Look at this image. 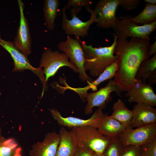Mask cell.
Returning a JSON list of instances; mask_svg holds the SVG:
<instances>
[{
	"instance_id": "cell-1",
	"label": "cell",
	"mask_w": 156,
	"mask_h": 156,
	"mask_svg": "<svg viewBox=\"0 0 156 156\" xmlns=\"http://www.w3.org/2000/svg\"><path fill=\"white\" fill-rule=\"evenodd\" d=\"M150 39L118 38L114 49L118 68L114 79L122 92H127L135 79L141 64L149 57Z\"/></svg>"
},
{
	"instance_id": "cell-2",
	"label": "cell",
	"mask_w": 156,
	"mask_h": 156,
	"mask_svg": "<svg viewBox=\"0 0 156 156\" xmlns=\"http://www.w3.org/2000/svg\"><path fill=\"white\" fill-rule=\"evenodd\" d=\"M114 41L107 47H94L91 44H87L84 41L77 38L83 49L84 55V69L93 77H97L108 66L116 61L114 49L117 37L114 33Z\"/></svg>"
},
{
	"instance_id": "cell-3",
	"label": "cell",
	"mask_w": 156,
	"mask_h": 156,
	"mask_svg": "<svg viewBox=\"0 0 156 156\" xmlns=\"http://www.w3.org/2000/svg\"><path fill=\"white\" fill-rule=\"evenodd\" d=\"M70 129L69 131L78 146L87 148L96 154H103L111 141V138L92 127L82 126Z\"/></svg>"
},
{
	"instance_id": "cell-4",
	"label": "cell",
	"mask_w": 156,
	"mask_h": 156,
	"mask_svg": "<svg viewBox=\"0 0 156 156\" xmlns=\"http://www.w3.org/2000/svg\"><path fill=\"white\" fill-rule=\"evenodd\" d=\"M67 36L65 41L58 43L57 48L60 51L66 53L70 61L77 68L80 80L83 82L86 81L88 84L93 80L85 70L84 53L81 44L77 38Z\"/></svg>"
},
{
	"instance_id": "cell-5",
	"label": "cell",
	"mask_w": 156,
	"mask_h": 156,
	"mask_svg": "<svg viewBox=\"0 0 156 156\" xmlns=\"http://www.w3.org/2000/svg\"><path fill=\"white\" fill-rule=\"evenodd\" d=\"M69 59L68 56L64 53L56 50L52 51L49 48L44 49L42 55L39 67L43 68L46 83L49 78L54 76L62 67H69L75 73H78L77 68Z\"/></svg>"
},
{
	"instance_id": "cell-6",
	"label": "cell",
	"mask_w": 156,
	"mask_h": 156,
	"mask_svg": "<svg viewBox=\"0 0 156 156\" xmlns=\"http://www.w3.org/2000/svg\"><path fill=\"white\" fill-rule=\"evenodd\" d=\"M129 16L120 17L113 28L114 33L119 39L128 37L150 39L149 36L156 28V21L148 24L138 25L129 20Z\"/></svg>"
},
{
	"instance_id": "cell-7",
	"label": "cell",
	"mask_w": 156,
	"mask_h": 156,
	"mask_svg": "<svg viewBox=\"0 0 156 156\" xmlns=\"http://www.w3.org/2000/svg\"><path fill=\"white\" fill-rule=\"evenodd\" d=\"M156 137V124L133 128L130 125L117 137L123 146H141L151 142Z\"/></svg>"
},
{
	"instance_id": "cell-8",
	"label": "cell",
	"mask_w": 156,
	"mask_h": 156,
	"mask_svg": "<svg viewBox=\"0 0 156 156\" xmlns=\"http://www.w3.org/2000/svg\"><path fill=\"white\" fill-rule=\"evenodd\" d=\"M66 10L64 6L62 10V26L65 33L67 35H74L76 38H84L87 36L90 25L93 23L97 21L96 13L94 10H90L89 12L90 14V19L83 22L73 13H70L72 19H68Z\"/></svg>"
},
{
	"instance_id": "cell-9",
	"label": "cell",
	"mask_w": 156,
	"mask_h": 156,
	"mask_svg": "<svg viewBox=\"0 0 156 156\" xmlns=\"http://www.w3.org/2000/svg\"><path fill=\"white\" fill-rule=\"evenodd\" d=\"M0 45L10 55L13 60L14 67L13 69L14 72H18L25 70H29L39 78L42 84L43 90L47 88L45 81V77L43 70L40 67L36 68L30 64L26 55L18 50L14 46L12 42L5 40L0 37Z\"/></svg>"
},
{
	"instance_id": "cell-10",
	"label": "cell",
	"mask_w": 156,
	"mask_h": 156,
	"mask_svg": "<svg viewBox=\"0 0 156 156\" xmlns=\"http://www.w3.org/2000/svg\"><path fill=\"white\" fill-rule=\"evenodd\" d=\"M113 92L119 96L122 92L114 79L110 80L105 86L99 90L88 93L86 96L87 103L85 107V113L88 115L91 114L95 107L103 109L111 100V94Z\"/></svg>"
},
{
	"instance_id": "cell-11",
	"label": "cell",
	"mask_w": 156,
	"mask_h": 156,
	"mask_svg": "<svg viewBox=\"0 0 156 156\" xmlns=\"http://www.w3.org/2000/svg\"><path fill=\"white\" fill-rule=\"evenodd\" d=\"M120 3V0H101L98 2L94 10L97 27L103 29L114 28L118 21L116 11Z\"/></svg>"
},
{
	"instance_id": "cell-12",
	"label": "cell",
	"mask_w": 156,
	"mask_h": 156,
	"mask_svg": "<svg viewBox=\"0 0 156 156\" xmlns=\"http://www.w3.org/2000/svg\"><path fill=\"white\" fill-rule=\"evenodd\" d=\"M49 110L54 119L59 125L63 127L69 128L85 126H91L97 128L101 120L107 115L100 108L96 109L91 117L87 119L72 116L64 117L55 108H51Z\"/></svg>"
},
{
	"instance_id": "cell-13",
	"label": "cell",
	"mask_w": 156,
	"mask_h": 156,
	"mask_svg": "<svg viewBox=\"0 0 156 156\" xmlns=\"http://www.w3.org/2000/svg\"><path fill=\"white\" fill-rule=\"evenodd\" d=\"M124 96L129 102L156 106V94L152 86L135 79Z\"/></svg>"
},
{
	"instance_id": "cell-14",
	"label": "cell",
	"mask_w": 156,
	"mask_h": 156,
	"mask_svg": "<svg viewBox=\"0 0 156 156\" xmlns=\"http://www.w3.org/2000/svg\"><path fill=\"white\" fill-rule=\"evenodd\" d=\"M20 10V23L13 43L20 51L27 56L31 52V41L27 21L24 14V3L17 1Z\"/></svg>"
},
{
	"instance_id": "cell-15",
	"label": "cell",
	"mask_w": 156,
	"mask_h": 156,
	"mask_svg": "<svg viewBox=\"0 0 156 156\" xmlns=\"http://www.w3.org/2000/svg\"><path fill=\"white\" fill-rule=\"evenodd\" d=\"M60 140L59 134L48 133L42 142L33 145L29 152L30 156H56Z\"/></svg>"
},
{
	"instance_id": "cell-16",
	"label": "cell",
	"mask_w": 156,
	"mask_h": 156,
	"mask_svg": "<svg viewBox=\"0 0 156 156\" xmlns=\"http://www.w3.org/2000/svg\"><path fill=\"white\" fill-rule=\"evenodd\" d=\"M130 125L133 128L156 124V109L154 107L136 103L133 106Z\"/></svg>"
},
{
	"instance_id": "cell-17",
	"label": "cell",
	"mask_w": 156,
	"mask_h": 156,
	"mask_svg": "<svg viewBox=\"0 0 156 156\" xmlns=\"http://www.w3.org/2000/svg\"><path fill=\"white\" fill-rule=\"evenodd\" d=\"M118 65L116 61L107 67L95 80L88 83V85L83 88H75L67 85L66 88L74 91L79 96L80 99L84 101L88 90L91 89L93 91L97 90V87L101 83L114 77L117 70Z\"/></svg>"
},
{
	"instance_id": "cell-18",
	"label": "cell",
	"mask_w": 156,
	"mask_h": 156,
	"mask_svg": "<svg viewBox=\"0 0 156 156\" xmlns=\"http://www.w3.org/2000/svg\"><path fill=\"white\" fill-rule=\"evenodd\" d=\"M59 134L60 140L56 156H74L78 145L72 135L63 127Z\"/></svg>"
},
{
	"instance_id": "cell-19",
	"label": "cell",
	"mask_w": 156,
	"mask_h": 156,
	"mask_svg": "<svg viewBox=\"0 0 156 156\" xmlns=\"http://www.w3.org/2000/svg\"><path fill=\"white\" fill-rule=\"evenodd\" d=\"M127 126L106 115L101 120L97 129L102 134L112 139L117 137Z\"/></svg>"
},
{
	"instance_id": "cell-20",
	"label": "cell",
	"mask_w": 156,
	"mask_h": 156,
	"mask_svg": "<svg viewBox=\"0 0 156 156\" xmlns=\"http://www.w3.org/2000/svg\"><path fill=\"white\" fill-rule=\"evenodd\" d=\"M112 109V113L109 117L126 126L130 125L133 111L128 108L122 100L120 99L118 100L114 103Z\"/></svg>"
},
{
	"instance_id": "cell-21",
	"label": "cell",
	"mask_w": 156,
	"mask_h": 156,
	"mask_svg": "<svg viewBox=\"0 0 156 156\" xmlns=\"http://www.w3.org/2000/svg\"><path fill=\"white\" fill-rule=\"evenodd\" d=\"M59 5L58 0H45L44 1L43 12L45 24L48 30H52L55 28V20Z\"/></svg>"
},
{
	"instance_id": "cell-22",
	"label": "cell",
	"mask_w": 156,
	"mask_h": 156,
	"mask_svg": "<svg viewBox=\"0 0 156 156\" xmlns=\"http://www.w3.org/2000/svg\"><path fill=\"white\" fill-rule=\"evenodd\" d=\"M129 20L131 22L137 24L145 25L156 21V5L146 3L142 12L133 17H130Z\"/></svg>"
},
{
	"instance_id": "cell-23",
	"label": "cell",
	"mask_w": 156,
	"mask_h": 156,
	"mask_svg": "<svg viewBox=\"0 0 156 156\" xmlns=\"http://www.w3.org/2000/svg\"><path fill=\"white\" fill-rule=\"evenodd\" d=\"M0 156H22V149L13 138L0 135Z\"/></svg>"
},
{
	"instance_id": "cell-24",
	"label": "cell",
	"mask_w": 156,
	"mask_h": 156,
	"mask_svg": "<svg viewBox=\"0 0 156 156\" xmlns=\"http://www.w3.org/2000/svg\"><path fill=\"white\" fill-rule=\"evenodd\" d=\"M156 70V54L150 58L144 60L140 64L136 73L135 79L146 83L149 77Z\"/></svg>"
},
{
	"instance_id": "cell-25",
	"label": "cell",
	"mask_w": 156,
	"mask_h": 156,
	"mask_svg": "<svg viewBox=\"0 0 156 156\" xmlns=\"http://www.w3.org/2000/svg\"><path fill=\"white\" fill-rule=\"evenodd\" d=\"M92 1L90 0H69L65 6L66 9L72 7L70 13H73L77 15L82 10V8L85 7L87 11L89 12L91 9L90 6L92 4Z\"/></svg>"
},
{
	"instance_id": "cell-26",
	"label": "cell",
	"mask_w": 156,
	"mask_h": 156,
	"mask_svg": "<svg viewBox=\"0 0 156 156\" xmlns=\"http://www.w3.org/2000/svg\"><path fill=\"white\" fill-rule=\"evenodd\" d=\"M122 147L117 137L112 138L103 155V156H120Z\"/></svg>"
},
{
	"instance_id": "cell-27",
	"label": "cell",
	"mask_w": 156,
	"mask_h": 156,
	"mask_svg": "<svg viewBox=\"0 0 156 156\" xmlns=\"http://www.w3.org/2000/svg\"><path fill=\"white\" fill-rule=\"evenodd\" d=\"M140 156H156V137L151 142L141 146Z\"/></svg>"
},
{
	"instance_id": "cell-28",
	"label": "cell",
	"mask_w": 156,
	"mask_h": 156,
	"mask_svg": "<svg viewBox=\"0 0 156 156\" xmlns=\"http://www.w3.org/2000/svg\"><path fill=\"white\" fill-rule=\"evenodd\" d=\"M141 146L128 145L123 146L120 156H140Z\"/></svg>"
},
{
	"instance_id": "cell-29",
	"label": "cell",
	"mask_w": 156,
	"mask_h": 156,
	"mask_svg": "<svg viewBox=\"0 0 156 156\" xmlns=\"http://www.w3.org/2000/svg\"><path fill=\"white\" fill-rule=\"evenodd\" d=\"M140 2L139 0H120L119 5L125 10H131L136 9Z\"/></svg>"
},
{
	"instance_id": "cell-30",
	"label": "cell",
	"mask_w": 156,
	"mask_h": 156,
	"mask_svg": "<svg viewBox=\"0 0 156 156\" xmlns=\"http://www.w3.org/2000/svg\"><path fill=\"white\" fill-rule=\"evenodd\" d=\"M74 156H94V153L87 148L78 146Z\"/></svg>"
},
{
	"instance_id": "cell-31",
	"label": "cell",
	"mask_w": 156,
	"mask_h": 156,
	"mask_svg": "<svg viewBox=\"0 0 156 156\" xmlns=\"http://www.w3.org/2000/svg\"><path fill=\"white\" fill-rule=\"evenodd\" d=\"M156 54V41L152 44H151L148 49V55L149 57Z\"/></svg>"
},
{
	"instance_id": "cell-32",
	"label": "cell",
	"mask_w": 156,
	"mask_h": 156,
	"mask_svg": "<svg viewBox=\"0 0 156 156\" xmlns=\"http://www.w3.org/2000/svg\"><path fill=\"white\" fill-rule=\"evenodd\" d=\"M148 84L151 85L156 83V70L150 75L148 79Z\"/></svg>"
},
{
	"instance_id": "cell-33",
	"label": "cell",
	"mask_w": 156,
	"mask_h": 156,
	"mask_svg": "<svg viewBox=\"0 0 156 156\" xmlns=\"http://www.w3.org/2000/svg\"><path fill=\"white\" fill-rule=\"evenodd\" d=\"M144 1L146 2V3L153 5H156V0H144Z\"/></svg>"
},
{
	"instance_id": "cell-34",
	"label": "cell",
	"mask_w": 156,
	"mask_h": 156,
	"mask_svg": "<svg viewBox=\"0 0 156 156\" xmlns=\"http://www.w3.org/2000/svg\"><path fill=\"white\" fill-rule=\"evenodd\" d=\"M94 156H103V154H98L94 153Z\"/></svg>"
},
{
	"instance_id": "cell-35",
	"label": "cell",
	"mask_w": 156,
	"mask_h": 156,
	"mask_svg": "<svg viewBox=\"0 0 156 156\" xmlns=\"http://www.w3.org/2000/svg\"><path fill=\"white\" fill-rule=\"evenodd\" d=\"M1 133H2V129H1V127L0 126V135H1Z\"/></svg>"
}]
</instances>
